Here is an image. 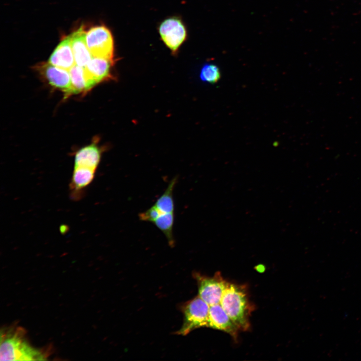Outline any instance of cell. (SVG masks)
I'll return each mask as SVG.
<instances>
[{"mask_svg": "<svg viewBox=\"0 0 361 361\" xmlns=\"http://www.w3.org/2000/svg\"><path fill=\"white\" fill-rule=\"evenodd\" d=\"M112 63V60L93 56L84 67L86 76L92 87L110 77V68Z\"/></svg>", "mask_w": 361, "mask_h": 361, "instance_id": "cell-8", "label": "cell"}, {"mask_svg": "<svg viewBox=\"0 0 361 361\" xmlns=\"http://www.w3.org/2000/svg\"><path fill=\"white\" fill-rule=\"evenodd\" d=\"M21 327L2 329L1 360H43L45 355L29 344Z\"/></svg>", "mask_w": 361, "mask_h": 361, "instance_id": "cell-1", "label": "cell"}, {"mask_svg": "<svg viewBox=\"0 0 361 361\" xmlns=\"http://www.w3.org/2000/svg\"><path fill=\"white\" fill-rule=\"evenodd\" d=\"M101 156V149L96 144L85 146L76 152L74 167L96 171Z\"/></svg>", "mask_w": 361, "mask_h": 361, "instance_id": "cell-9", "label": "cell"}, {"mask_svg": "<svg viewBox=\"0 0 361 361\" xmlns=\"http://www.w3.org/2000/svg\"><path fill=\"white\" fill-rule=\"evenodd\" d=\"M162 213L153 205L144 212L139 214L141 221L153 223Z\"/></svg>", "mask_w": 361, "mask_h": 361, "instance_id": "cell-17", "label": "cell"}, {"mask_svg": "<svg viewBox=\"0 0 361 361\" xmlns=\"http://www.w3.org/2000/svg\"><path fill=\"white\" fill-rule=\"evenodd\" d=\"M164 44L173 53H175L187 37V31L182 21L171 17L164 20L158 29Z\"/></svg>", "mask_w": 361, "mask_h": 361, "instance_id": "cell-5", "label": "cell"}, {"mask_svg": "<svg viewBox=\"0 0 361 361\" xmlns=\"http://www.w3.org/2000/svg\"><path fill=\"white\" fill-rule=\"evenodd\" d=\"M69 71L71 82V93L84 92L92 88L86 76L84 67L75 65Z\"/></svg>", "mask_w": 361, "mask_h": 361, "instance_id": "cell-13", "label": "cell"}, {"mask_svg": "<svg viewBox=\"0 0 361 361\" xmlns=\"http://www.w3.org/2000/svg\"><path fill=\"white\" fill-rule=\"evenodd\" d=\"M86 41L93 57L113 61L114 41L112 34L107 27L101 25L91 28L86 32Z\"/></svg>", "mask_w": 361, "mask_h": 361, "instance_id": "cell-4", "label": "cell"}, {"mask_svg": "<svg viewBox=\"0 0 361 361\" xmlns=\"http://www.w3.org/2000/svg\"><path fill=\"white\" fill-rule=\"evenodd\" d=\"M199 296L210 306L220 303L228 282L217 275L213 277L196 276Z\"/></svg>", "mask_w": 361, "mask_h": 361, "instance_id": "cell-6", "label": "cell"}, {"mask_svg": "<svg viewBox=\"0 0 361 361\" xmlns=\"http://www.w3.org/2000/svg\"><path fill=\"white\" fill-rule=\"evenodd\" d=\"M177 180V177H173L170 180L164 192L154 205L162 213H174L173 192Z\"/></svg>", "mask_w": 361, "mask_h": 361, "instance_id": "cell-14", "label": "cell"}, {"mask_svg": "<svg viewBox=\"0 0 361 361\" xmlns=\"http://www.w3.org/2000/svg\"><path fill=\"white\" fill-rule=\"evenodd\" d=\"M208 327L223 330L234 337L239 329L220 303L210 306Z\"/></svg>", "mask_w": 361, "mask_h": 361, "instance_id": "cell-10", "label": "cell"}, {"mask_svg": "<svg viewBox=\"0 0 361 361\" xmlns=\"http://www.w3.org/2000/svg\"><path fill=\"white\" fill-rule=\"evenodd\" d=\"M210 305L199 295L188 302L183 307L184 322L177 334L186 335L195 329L208 327Z\"/></svg>", "mask_w": 361, "mask_h": 361, "instance_id": "cell-3", "label": "cell"}, {"mask_svg": "<svg viewBox=\"0 0 361 361\" xmlns=\"http://www.w3.org/2000/svg\"><path fill=\"white\" fill-rule=\"evenodd\" d=\"M48 63L68 71L75 65L70 35L59 43L51 55Z\"/></svg>", "mask_w": 361, "mask_h": 361, "instance_id": "cell-11", "label": "cell"}, {"mask_svg": "<svg viewBox=\"0 0 361 361\" xmlns=\"http://www.w3.org/2000/svg\"><path fill=\"white\" fill-rule=\"evenodd\" d=\"M41 75L52 86L67 93H71V82L69 71L50 63H43L37 67Z\"/></svg>", "mask_w": 361, "mask_h": 361, "instance_id": "cell-7", "label": "cell"}, {"mask_svg": "<svg viewBox=\"0 0 361 361\" xmlns=\"http://www.w3.org/2000/svg\"><path fill=\"white\" fill-rule=\"evenodd\" d=\"M220 304L239 329L246 330L249 328L250 307L243 288L228 283Z\"/></svg>", "mask_w": 361, "mask_h": 361, "instance_id": "cell-2", "label": "cell"}, {"mask_svg": "<svg viewBox=\"0 0 361 361\" xmlns=\"http://www.w3.org/2000/svg\"><path fill=\"white\" fill-rule=\"evenodd\" d=\"M86 34L82 26L70 35L75 65L82 67H85L93 57L87 46Z\"/></svg>", "mask_w": 361, "mask_h": 361, "instance_id": "cell-12", "label": "cell"}, {"mask_svg": "<svg viewBox=\"0 0 361 361\" xmlns=\"http://www.w3.org/2000/svg\"><path fill=\"white\" fill-rule=\"evenodd\" d=\"M174 213H162L153 223L164 235L168 244L172 247L174 244L173 235Z\"/></svg>", "mask_w": 361, "mask_h": 361, "instance_id": "cell-15", "label": "cell"}, {"mask_svg": "<svg viewBox=\"0 0 361 361\" xmlns=\"http://www.w3.org/2000/svg\"><path fill=\"white\" fill-rule=\"evenodd\" d=\"M200 76L202 81L214 84L220 80L221 72L217 65L208 63L205 64L202 68Z\"/></svg>", "mask_w": 361, "mask_h": 361, "instance_id": "cell-16", "label": "cell"}]
</instances>
